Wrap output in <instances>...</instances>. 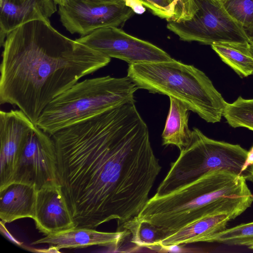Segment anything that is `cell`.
<instances>
[{
    "mask_svg": "<svg viewBox=\"0 0 253 253\" xmlns=\"http://www.w3.org/2000/svg\"><path fill=\"white\" fill-rule=\"evenodd\" d=\"M57 179L76 227H118L148 201L162 167L135 101L112 108L51 136Z\"/></svg>",
    "mask_w": 253,
    "mask_h": 253,
    "instance_id": "6da1fadb",
    "label": "cell"
},
{
    "mask_svg": "<svg viewBox=\"0 0 253 253\" xmlns=\"http://www.w3.org/2000/svg\"><path fill=\"white\" fill-rule=\"evenodd\" d=\"M250 43V44L253 45V35L249 37Z\"/></svg>",
    "mask_w": 253,
    "mask_h": 253,
    "instance_id": "83f0119b",
    "label": "cell"
},
{
    "mask_svg": "<svg viewBox=\"0 0 253 253\" xmlns=\"http://www.w3.org/2000/svg\"><path fill=\"white\" fill-rule=\"evenodd\" d=\"M137 86L127 76L77 82L45 107L36 125L50 136L120 104L135 101Z\"/></svg>",
    "mask_w": 253,
    "mask_h": 253,
    "instance_id": "5b68a950",
    "label": "cell"
},
{
    "mask_svg": "<svg viewBox=\"0 0 253 253\" xmlns=\"http://www.w3.org/2000/svg\"><path fill=\"white\" fill-rule=\"evenodd\" d=\"M55 145L51 136L35 125L18 162L12 182L34 186L37 190L58 183Z\"/></svg>",
    "mask_w": 253,
    "mask_h": 253,
    "instance_id": "30bf717a",
    "label": "cell"
},
{
    "mask_svg": "<svg viewBox=\"0 0 253 253\" xmlns=\"http://www.w3.org/2000/svg\"><path fill=\"white\" fill-rule=\"evenodd\" d=\"M56 11L52 0H0L1 46L10 32L32 21H49Z\"/></svg>",
    "mask_w": 253,
    "mask_h": 253,
    "instance_id": "4fadbf2b",
    "label": "cell"
},
{
    "mask_svg": "<svg viewBox=\"0 0 253 253\" xmlns=\"http://www.w3.org/2000/svg\"><path fill=\"white\" fill-rule=\"evenodd\" d=\"M227 13L245 30L249 37L253 35V0H223Z\"/></svg>",
    "mask_w": 253,
    "mask_h": 253,
    "instance_id": "7402d4cb",
    "label": "cell"
},
{
    "mask_svg": "<svg viewBox=\"0 0 253 253\" xmlns=\"http://www.w3.org/2000/svg\"><path fill=\"white\" fill-rule=\"evenodd\" d=\"M37 190L35 186L12 182L0 189L1 222L11 223L35 216Z\"/></svg>",
    "mask_w": 253,
    "mask_h": 253,
    "instance_id": "9a60e30c",
    "label": "cell"
},
{
    "mask_svg": "<svg viewBox=\"0 0 253 253\" xmlns=\"http://www.w3.org/2000/svg\"><path fill=\"white\" fill-rule=\"evenodd\" d=\"M126 4L133 9L135 13L142 14L145 11V8L139 0H123Z\"/></svg>",
    "mask_w": 253,
    "mask_h": 253,
    "instance_id": "d4e9b609",
    "label": "cell"
},
{
    "mask_svg": "<svg viewBox=\"0 0 253 253\" xmlns=\"http://www.w3.org/2000/svg\"><path fill=\"white\" fill-rule=\"evenodd\" d=\"M20 109L0 112V189L12 182L27 140L35 126Z\"/></svg>",
    "mask_w": 253,
    "mask_h": 253,
    "instance_id": "8fae6325",
    "label": "cell"
},
{
    "mask_svg": "<svg viewBox=\"0 0 253 253\" xmlns=\"http://www.w3.org/2000/svg\"><path fill=\"white\" fill-rule=\"evenodd\" d=\"M75 40L104 56L124 60L129 65L173 59L156 45L129 35L118 27L100 28Z\"/></svg>",
    "mask_w": 253,
    "mask_h": 253,
    "instance_id": "ba28073f",
    "label": "cell"
},
{
    "mask_svg": "<svg viewBox=\"0 0 253 253\" xmlns=\"http://www.w3.org/2000/svg\"><path fill=\"white\" fill-rule=\"evenodd\" d=\"M127 76L138 88L173 97L208 123L221 119L227 102L209 77L193 65L174 59L131 64Z\"/></svg>",
    "mask_w": 253,
    "mask_h": 253,
    "instance_id": "277c9868",
    "label": "cell"
},
{
    "mask_svg": "<svg viewBox=\"0 0 253 253\" xmlns=\"http://www.w3.org/2000/svg\"><path fill=\"white\" fill-rule=\"evenodd\" d=\"M154 15L169 21L172 16L169 0H139Z\"/></svg>",
    "mask_w": 253,
    "mask_h": 253,
    "instance_id": "cb8c5ba5",
    "label": "cell"
},
{
    "mask_svg": "<svg viewBox=\"0 0 253 253\" xmlns=\"http://www.w3.org/2000/svg\"><path fill=\"white\" fill-rule=\"evenodd\" d=\"M123 229L131 235L130 242L136 247L161 251L162 241L167 233L160 228L144 221L133 217L117 228V231Z\"/></svg>",
    "mask_w": 253,
    "mask_h": 253,
    "instance_id": "d6986e66",
    "label": "cell"
},
{
    "mask_svg": "<svg viewBox=\"0 0 253 253\" xmlns=\"http://www.w3.org/2000/svg\"><path fill=\"white\" fill-rule=\"evenodd\" d=\"M172 9V16L169 21H181L190 19L197 7L194 0H169Z\"/></svg>",
    "mask_w": 253,
    "mask_h": 253,
    "instance_id": "603a6c76",
    "label": "cell"
},
{
    "mask_svg": "<svg viewBox=\"0 0 253 253\" xmlns=\"http://www.w3.org/2000/svg\"><path fill=\"white\" fill-rule=\"evenodd\" d=\"M223 116L233 127H244L253 130V99L239 96L233 103L227 102Z\"/></svg>",
    "mask_w": 253,
    "mask_h": 253,
    "instance_id": "ffe728a7",
    "label": "cell"
},
{
    "mask_svg": "<svg viewBox=\"0 0 253 253\" xmlns=\"http://www.w3.org/2000/svg\"><path fill=\"white\" fill-rule=\"evenodd\" d=\"M222 61L240 77L253 74V57L250 42H219L211 45Z\"/></svg>",
    "mask_w": 253,
    "mask_h": 253,
    "instance_id": "ac0fdd59",
    "label": "cell"
},
{
    "mask_svg": "<svg viewBox=\"0 0 253 253\" xmlns=\"http://www.w3.org/2000/svg\"><path fill=\"white\" fill-rule=\"evenodd\" d=\"M36 228L45 236L76 227L61 188L58 183L37 191L35 216Z\"/></svg>",
    "mask_w": 253,
    "mask_h": 253,
    "instance_id": "7c38bea8",
    "label": "cell"
},
{
    "mask_svg": "<svg viewBox=\"0 0 253 253\" xmlns=\"http://www.w3.org/2000/svg\"><path fill=\"white\" fill-rule=\"evenodd\" d=\"M2 46L0 103L17 106L35 125L51 101L111 61L63 35L49 21L17 27Z\"/></svg>",
    "mask_w": 253,
    "mask_h": 253,
    "instance_id": "7a4b0ae2",
    "label": "cell"
},
{
    "mask_svg": "<svg viewBox=\"0 0 253 253\" xmlns=\"http://www.w3.org/2000/svg\"><path fill=\"white\" fill-rule=\"evenodd\" d=\"M220 0V1H222V0Z\"/></svg>",
    "mask_w": 253,
    "mask_h": 253,
    "instance_id": "4dcf8cb0",
    "label": "cell"
},
{
    "mask_svg": "<svg viewBox=\"0 0 253 253\" xmlns=\"http://www.w3.org/2000/svg\"><path fill=\"white\" fill-rule=\"evenodd\" d=\"M98 1L104 2H114L118 1L120 0H94Z\"/></svg>",
    "mask_w": 253,
    "mask_h": 253,
    "instance_id": "4316f807",
    "label": "cell"
},
{
    "mask_svg": "<svg viewBox=\"0 0 253 253\" xmlns=\"http://www.w3.org/2000/svg\"><path fill=\"white\" fill-rule=\"evenodd\" d=\"M197 9L189 19L168 21L167 28L181 41L211 45L219 42H249L243 28L219 0H194Z\"/></svg>",
    "mask_w": 253,
    "mask_h": 253,
    "instance_id": "52a82bcc",
    "label": "cell"
},
{
    "mask_svg": "<svg viewBox=\"0 0 253 253\" xmlns=\"http://www.w3.org/2000/svg\"><path fill=\"white\" fill-rule=\"evenodd\" d=\"M170 106L162 134L163 145H174L180 150L190 143L192 130L188 126L189 111L182 102L169 97Z\"/></svg>",
    "mask_w": 253,
    "mask_h": 253,
    "instance_id": "e0dca14e",
    "label": "cell"
},
{
    "mask_svg": "<svg viewBox=\"0 0 253 253\" xmlns=\"http://www.w3.org/2000/svg\"><path fill=\"white\" fill-rule=\"evenodd\" d=\"M249 248L250 249H252V250H253V245H252V246H251L249 247Z\"/></svg>",
    "mask_w": 253,
    "mask_h": 253,
    "instance_id": "f546056e",
    "label": "cell"
},
{
    "mask_svg": "<svg viewBox=\"0 0 253 253\" xmlns=\"http://www.w3.org/2000/svg\"><path fill=\"white\" fill-rule=\"evenodd\" d=\"M126 230L115 232L98 231L94 229L75 227L56 234L45 236L32 243V245L47 244L57 250L84 248L91 246L108 247L117 251L125 238L129 235Z\"/></svg>",
    "mask_w": 253,
    "mask_h": 253,
    "instance_id": "5bb4252c",
    "label": "cell"
},
{
    "mask_svg": "<svg viewBox=\"0 0 253 253\" xmlns=\"http://www.w3.org/2000/svg\"><path fill=\"white\" fill-rule=\"evenodd\" d=\"M248 152L239 144L210 138L194 127L189 144L171 163L155 195H165L209 171L219 169L230 170L253 182V174L244 169Z\"/></svg>",
    "mask_w": 253,
    "mask_h": 253,
    "instance_id": "8992f818",
    "label": "cell"
},
{
    "mask_svg": "<svg viewBox=\"0 0 253 253\" xmlns=\"http://www.w3.org/2000/svg\"><path fill=\"white\" fill-rule=\"evenodd\" d=\"M208 243L216 242L230 246L253 245V222L225 229L210 237Z\"/></svg>",
    "mask_w": 253,
    "mask_h": 253,
    "instance_id": "44dd1931",
    "label": "cell"
},
{
    "mask_svg": "<svg viewBox=\"0 0 253 253\" xmlns=\"http://www.w3.org/2000/svg\"><path fill=\"white\" fill-rule=\"evenodd\" d=\"M125 1L104 2L94 0H70L59 6L62 25L71 34L81 37L105 27L121 28L134 14Z\"/></svg>",
    "mask_w": 253,
    "mask_h": 253,
    "instance_id": "9c48e42d",
    "label": "cell"
},
{
    "mask_svg": "<svg viewBox=\"0 0 253 253\" xmlns=\"http://www.w3.org/2000/svg\"><path fill=\"white\" fill-rule=\"evenodd\" d=\"M250 50H251V52L252 53V55L253 57V45L250 44Z\"/></svg>",
    "mask_w": 253,
    "mask_h": 253,
    "instance_id": "f1b7e54d",
    "label": "cell"
},
{
    "mask_svg": "<svg viewBox=\"0 0 253 253\" xmlns=\"http://www.w3.org/2000/svg\"><path fill=\"white\" fill-rule=\"evenodd\" d=\"M246 181L230 170H211L168 194L154 195L134 217L160 228L167 235L214 214H227L234 219L253 202Z\"/></svg>",
    "mask_w": 253,
    "mask_h": 253,
    "instance_id": "3957f363",
    "label": "cell"
},
{
    "mask_svg": "<svg viewBox=\"0 0 253 253\" xmlns=\"http://www.w3.org/2000/svg\"><path fill=\"white\" fill-rule=\"evenodd\" d=\"M56 4L59 6H62L66 5L70 0H52Z\"/></svg>",
    "mask_w": 253,
    "mask_h": 253,
    "instance_id": "484cf974",
    "label": "cell"
},
{
    "mask_svg": "<svg viewBox=\"0 0 253 253\" xmlns=\"http://www.w3.org/2000/svg\"><path fill=\"white\" fill-rule=\"evenodd\" d=\"M231 220V217L227 214L205 217L167 235L162 241V247L207 242L212 236L226 229Z\"/></svg>",
    "mask_w": 253,
    "mask_h": 253,
    "instance_id": "2e32d148",
    "label": "cell"
}]
</instances>
